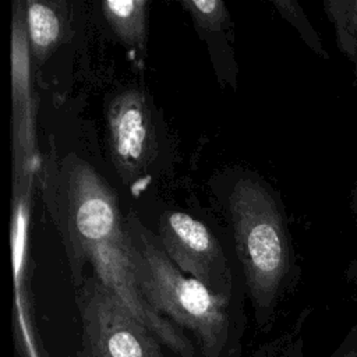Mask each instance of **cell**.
<instances>
[{
	"instance_id": "cell-1",
	"label": "cell",
	"mask_w": 357,
	"mask_h": 357,
	"mask_svg": "<svg viewBox=\"0 0 357 357\" xmlns=\"http://www.w3.org/2000/svg\"><path fill=\"white\" fill-rule=\"evenodd\" d=\"M53 187L56 218L66 245L74 284L82 282L85 262L130 312L178 357H195L185 332L156 312L144 298L130 252L126 219L107 181L84 159L68 155Z\"/></svg>"
},
{
	"instance_id": "cell-2",
	"label": "cell",
	"mask_w": 357,
	"mask_h": 357,
	"mask_svg": "<svg viewBox=\"0 0 357 357\" xmlns=\"http://www.w3.org/2000/svg\"><path fill=\"white\" fill-rule=\"evenodd\" d=\"M124 219L137 282L148 304L191 332L204 357H230L240 339L230 308L231 296L215 293L183 273L165 252L158 234L134 212Z\"/></svg>"
},
{
	"instance_id": "cell-3",
	"label": "cell",
	"mask_w": 357,
	"mask_h": 357,
	"mask_svg": "<svg viewBox=\"0 0 357 357\" xmlns=\"http://www.w3.org/2000/svg\"><path fill=\"white\" fill-rule=\"evenodd\" d=\"M229 215L255 321L262 329L269 325L287 272L283 222L275 199L255 178H241L234 184Z\"/></svg>"
},
{
	"instance_id": "cell-4",
	"label": "cell",
	"mask_w": 357,
	"mask_h": 357,
	"mask_svg": "<svg viewBox=\"0 0 357 357\" xmlns=\"http://www.w3.org/2000/svg\"><path fill=\"white\" fill-rule=\"evenodd\" d=\"M77 287L82 324L79 357H165L162 343L95 275Z\"/></svg>"
},
{
	"instance_id": "cell-5",
	"label": "cell",
	"mask_w": 357,
	"mask_h": 357,
	"mask_svg": "<svg viewBox=\"0 0 357 357\" xmlns=\"http://www.w3.org/2000/svg\"><path fill=\"white\" fill-rule=\"evenodd\" d=\"M25 1H14L11 18V156L13 177L36 176L39 151Z\"/></svg>"
},
{
	"instance_id": "cell-6",
	"label": "cell",
	"mask_w": 357,
	"mask_h": 357,
	"mask_svg": "<svg viewBox=\"0 0 357 357\" xmlns=\"http://www.w3.org/2000/svg\"><path fill=\"white\" fill-rule=\"evenodd\" d=\"M109 151L120 178L134 184L146 174L156 155L155 126L146 93L128 88L116 93L106 109Z\"/></svg>"
},
{
	"instance_id": "cell-7",
	"label": "cell",
	"mask_w": 357,
	"mask_h": 357,
	"mask_svg": "<svg viewBox=\"0 0 357 357\" xmlns=\"http://www.w3.org/2000/svg\"><path fill=\"white\" fill-rule=\"evenodd\" d=\"M159 241L172 262L212 291L231 296V276L212 231L191 215L165 212L159 219Z\"/></svg>"
},
{
	"instance_id": "cell-8",
	"label": "cell",
	"mask_w": 357,
	"mask_h": 357,
	"mask_svg": "<svg viewBox=\"0 0 357 357\" xmlns=\"http://www.w3.org/2000/svg\"><path fill=\"white\" fill-rule=\"evenodd\" d=\"M26 31L32 59L43 63L64 40L67 11L63 1H25Z\"/></svg>"
},
{
	"instance_id": "cell-9",
	"label": "cell",
	"mask_w": 357,
	"mask_h": 357,
	"mask_svg": "<svg viewBox=\"0 0 357 357\" xmlns=\"http://www.w3.org/2000/svg\"><path fill=\"white\" fill-rule=\"evenodd\" d=\"M148 4L146 0H107L100 4L103 18L114 35L135 52L146 47Z\"/></svg>"
},
{
	"instance_id": "cell-10",
	"label": "cell",
	"mask_w": 357,
	"mask_h": 357,
	"mask_svg": "<svg viewBox=\"0 0 357 357\" xmlns=\"http://www.w3.org/2000/svg\"><path fill=\"white\" fill-rule=\"evenodd\" d=\"M180 4L191 17L199 35L222 32L229 22L225 1L220 0H181Z\"/></svg>"
},
{
	"instance_id": "cell-11",
	"label": "cell",
	"mask_w": 357,
	"mask_h": 357,
	"mask_svg": "<svg viewBox=\"0 0 357 357\" xmlns=\"http://www.w3.org/2000/svg\"><path fill=\"white\" fill-rule=\"evenodd\" d=\"M272 3H273V6L279 10V13H280L284 18H287V20L304 35V38H305L310 43H315V42H314V39H315L314 32L310 29V26H308L305 18L303 17V13L300 11V8H298V6H297L296 3H293V1H284V0H273Z\"/></svg>"
},
{
	"instance_id": "cell-12",
	"label": "cell",
	"mask_w": 357,
	"mask_h": 357,
	"mask_svg": "<svg viewBox=\"0 0 357 357\" xmlns=\"http://www.w3.org/2000/svg\"><path fill=\"white\" fill-rule=\"evenodd\" d=\"M77 357H79V356H77Z\"/></svg>"
}]
</instances>
